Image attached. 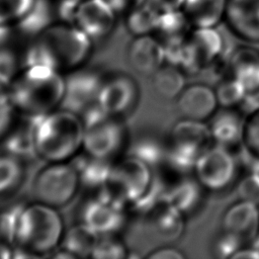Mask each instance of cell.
<instances>
[{
  "mask_svg": "<svg viewBox=\"0 0 259 259\" xmlns=\"http://www.w3.org/2000/svg\"><path fill=\"white\" fill-rule=\"evenodd\" d=\"M83 145V122L78 114L55 109L39 116L35 128L37 156L48 162H64Z\"/></svg>",
  "mask_w": 259,
  "mask_h": 259,
  "instance_id": "2",
  "label": "cell"
},
{
  "mask_svg": "<svg viewBox=\"0 0 259 259\" xmlns=\"http://www.w3.org/2000/svg\"><path fill=\"white\" fill-rule=\"evenodd\" d=\"M94 259H123L127 257V251L123 243L115 236L99 237L91 253Z\"/></svg>",
  "mask_w": 259,
  "mask_h": 259,
  "instance_id": "39",
  "label": "cell"
},
{
  "mask_svg": "<svg viewBox=\"0 0 259 259\" xmlns=\"http://www.w3.org/2000/svg\"><path fill=\"white\" fill-rule=\"evenodd\" d=\"M226 44L217 27H192L184 42V58L180 69L186 75L212 71L215 79L226 73Z\"/></svg>",
  "mask_w": 259,
  "mask_h": 259,
  "instance_id": "7",
  "label": "cell"
},
{
  "mask_svg": "<svg viewBox=\"0 0 259 259\" xmlns=\"http://www.w3.org/2000/svg\"><path fill=\"white\" fill-rule=\"evenodd\" d=\"M50 257L55 258V259H76L69 251H67L65 248H61V249H56L55 251L52 252V254L50 255Z\"/></svg>",
  "mask_w": 259,
  "mask_h": 259,
  "instance_id": "50",
  "label": "cell"
},
{
  "mask_svg": "<svg viewBox=\"0 0 259 259\" xmlns=\"http://www.w3.org/2000/svg\"><path fill=\"white\" fill-rule=\"evenodd\" d=\"M148 259H184L185 254L173 246H163L147 255Z\"/></svg>",
  "mask_w": 259,
  "mask_h": 259,
  "instance_id": "43",
  "label": "cell"
},
{
  "mask_svg": "<svg viewBox=\"0 0 259 259\" xmlns=\"http://www.w3.org/2000/svg\"><path fill=\"white\" fill-rule=\"evenodd\" d=\"M65 89L60 108L79 116L98 101L104 79L94 70L74 69L65 78Z\"/></svg>",
  "mask_w": 259,
  "mask_h": 259,
  "instance_id": "11",
  "label": "cell"
},
{
  "mask_svg": "<svg viewBox=\"0 0 259 259\" xmlns=\"http://www.w3.org/2000/svg\"><path fill=\"white\" fill-rule=\"evenodd\" d=\"M116 14H126L132 9L144 3L146 0H104Z\"/></svg>",
  "mask_w": 259,
  "mask_h": 259,
  "instance_id": "44",
  "label": "cell"
},
{
  "mask_svg": "<svg viewBox=\"0 0 259 259\" xmlns=\"http://www.w3.org/2000/svg\"><path fill=\"white\" fill-rule=\"evenodd\" d=\"M15 108L7 93L0 91V138L8 132L13 123Z\"/></svg>",
  "mask_w": 259,
  "mask_h": 259,
  "instance_id": "42",
  "label": "cell"
},
{
  "mask_svg": "<svg viewBox=\"0 0 259 259\" xmlns=\"http://www.w3.org/2000/svg\"><path fill=\"white\" fill-rule=\"evenodd\" d=\"M37 0H0V25L15 26L35 6Z\"/></svg>",
  "mask_w": 259,
  "mask_h": 259,
  "instance_id": "35",
  "label": "cell"
},
{
  "mask_svg": "<svg viewBox=\"0 0 259 259\" xmlns=\"http://www.w3.org/2000/svg\"><path fill=\"white\" fill-rule=\"evenodd\" d=\"M238 199L259 205V180L248 172L236 183Z\"/></svg>",
  "mask_w": 259,
  "mask_h": 259,
  "instance_id": "41",
  "label": "cell"
},
{
  "mask_svg": "<svg viewBox=\"0 0 259 259\" xmlns=\"http://www.w3.org/2000/svg\"><path fill=\"white\" fill-rule=\"evenodd\" d=\"M35 39L51 58L54 68L74 70L79 68L91 53L92 40L77 26L66 22H53Z\"/></svg>",
  "mask_w": 259,
  "mask_h": 259,
  "instance_id": "6",
  "label": "cell"
},
{
  "mask_svg": "<svg viewBox=\"0 0 259 259\" xmlns=\"http://www.w3.org/2000/svg\"><path fill=\"white\" fill-rule=\"evenodd\" d=\"M39 116L22 114L16 124L12 123L3 137L4 153L21 161L38 157L35 147V128Z\"/></svg>",
  "mask_w": 259,
  "mask_h": 259,
  "instance_id": "21",
  "label": "cell"
},
{
  "mask_svg": "<svg viewBox=\"0 0 259 259\" xmlns=\"http://www.w3.org/2000/svg\"><path fill=\"white\" fill-rule=\"evenodd\" d=\"M226 74L237 80L248 94L259 90V50L249 44L231 50L227 57Z\"/></svg>",
  "mask_w": 259,
  "mask_h": 259,
  "instance_id": "17",
  "label": "cell"
},
{
  "mask_svg": "<svg viewBox=\"0 0 259 259\" xmlns=\"http://www.w3.org/2000/svg\"><path fill=\"white\" fill-rule=\"evenodd\" d=\"M247 172L259 180V158L249 156Z\"/></svg>",
  "mask_w": 259,
  "mask_h": 259,
  "instance_id": "47",
  "label": "cell"
},
{
  "mask_svg": "<svg viewBox=\"0 0 259 259\" xmlns=\"http://www.w3.org/2000/svg\"><path fill=\"white\" fill-rule=\"evenodd\" d=\"M18 63L15 54L4 47H0V91L8 89L17 76Z\"/></svg>",
  "mask_w": 259,
  "mask_h": 259,
  "instance_id": "40",
  "label": "cell"
},
{
  "mask_svg": "<svg viewBox=\"0 0 259 259\" xmlns=\"http://www.w3.org/2000/svg\"><path fill=\"white\" fill-rule=\"evenodd\" d=\"M238 170L233 151L213 144L199 157L193 174L206 192H222L237 181Z\"/></svg>",
  "mask_w": 259,
  "mask_h": 259,
  "instance_id": "10",
  "label": "cell"
},
{
  "mask_svg": "<svg viewBox=\"0 0 259 259\" xmlns=\"http://www.w3.org/2000/svg\"><path fill=\"white\" fill-rule=\"evenodd\" d=\"M0 259H12V247L5 241H0Z\"/></svg>",
  "mask_w": 259,
  "mask_h": 259,
  "instance_id": "49",
  "label": "cell"
},
{
  "mask_svg": "<svg viewBox=\"0 0 259 259\" xmlns=\"http://www.w3.org/2000/svg\"><path fill=\"white\" fill-rule=\"evenodd\" d=\"M251 245H252L253 247H255V248L259 251V234L256 236V238H255L254 241L251 243Z\"/></svg>",
  "mask_w": 259,
  "mask_h": 259,
  "instance_id": "51",
  "label": "cell"
},
{
  "mask_svg": "<svg viewBox=\"0 0 259 259\" xmlns=\"http://www.w3.org/2000/svg\"><path fill=\"white\" fill-rule=\"evenodd\" d=\"M26 203L17 202L7 206L0 212V238L13 246L20 215Z\"/></svg>",
  "mask_w": 259,
  "mask_h": 259,
  "instance_id": "37",
  "label": "cell"
},
{
  "mask_svg": "<svg viewBox=\"0 0 259 259\" xmlns=\"http://www.w3.org/2000/svg\"><path fill=\"white\" fill-rule=\"evenodd\" d=\"M246 246L237 236L220 229L210 243V255L218 259H232L234 254Z\"/></svg>",
  "mask_w": 259,
  "mask_h": 259,
  "instance_id": "36",
  "label": "cell"
},
{
  "mask_svg": "<svg viewBox=\"0 0 259 259\" xmlns=\"http://www.w3.org/2000/svg\"><path fill=\"white\" fill-rule=\"evenodd\" d=\"M212 145L206 121L182 117L170 130L165 164L179 175L192 174L199 157Z\"/></svg>",
  "mask_w": 259,
  "mask_h": 259,
  "instance_id": "4",
  "label": "cell"
},
{
  "mask_svg": "<svg viewBox=\"0 0 259 259\" xmlns=\"http://www.w3.org/2000/svg\"><path fill=\"white\" fill-rule=\"evenodd\" d=\"M71 164L78 174L80 184L91 189H99L107 182L114 165L109 159L95 157L86 152L75 155Z\"/></svg>",
  "mask_w": 259,
  "mask_h": 259,
  "instance_id": "23",
  "label": "cell"
},
{
  "mask_svg": "<svg viewBox=\"0 0 259 259\" xmlns=\"http://www.w3.org/2000/svg\"><path fill=\"white\" fill-rule=\"evenodd\" d=\"M152 170L139 159L127 156L114 163L109 179L98 189L97 196L125 209L148 189L154 176Z\"/></svg>",
  "mask_w": 259,
  "mask_h": 259,
  "instance_id": "8",
  "label": "cell"
},
{
  "mask_svg": "<svg viewBox=\"0 0 259 259\" xmlns=\"http://www.w3.org/2000/svg\"><path fill=\"white\" fill-rule=\"evenodd\" d=\"M79 185L78 174L71 163L49 162L34 178L33 193L38 202L57 208L73 199Z\"/></svg>",
  "mask_w": 259,
  "mask_h": 259,
  "instance_id": "9",
  "label": "cell"
},
{
  "mask_svg": "<svg viewBox=\"0 0 259 259\" xmlns=\"http://www.w3.org/2000/svg\"><path fill=\"white\" fill-rule=\"evenodd\" d=\"M205 192L206 190L194 174L180 175L175 182L168 185L166 202L176 207L187 218L200 209L204 202Z\"/></svg>",
  "mask_w": 259,
  "mask_h": 259,
  "instance_id": "22",
  "label": "cell"
},
{
  "mask_svg": "<svg viewBox=\"0 0 259 259\" xmlns=\"http://www.w3.org/2000/svg\"><path fill=\"white\" fill-rule=\"evenodd\" d=\"M167 188L168 185L163 179L154 175L145 193L130 205L131 209L138 214L150 215L157 207L166 202Z\"/></svg>",
  "mask_w": 259,
  "mask_h": 259,
  "instance_id": "32",
  "label": "cell"
},
{
  "mask_svg": "<svg viewBox=\"0 0 259 259\" xmlns=\"http://www.w3.org/2000/svg\"><path fill=\"white\" fill-rule=\"evenodd\" d=\"M98 236L83 223L67 230L63 236V248L75 258L90 257L98 241Z\"/></svg>",
  "mask_w": 259,
  "mask_h": 259,
  "instance_id": "28",
  "label": "cell"
},
{
  "mask_svg": "<svg viewBox=\"0 0 259 259\" xmlns=\"http://www.w3.org/2000/svg\"><path fill=\"white\" fill-rule=\"evenodd\" d=\"M22 161L4 153L0 155V195L15 189L23 178Z\"/></svg>",
  "mask_w": 259,
  "mask_h": 259,
  "instance_id": "34",
  "label": "cell"
},
{
  "mask_svg": "<svg viewBox=\"0 0 259 259\" xmlns=\"http://www.w3.org/2000/svg\"><path fill=\"white\" fill-rule=\"evenodd\" d=\"M159 12L182 9L185 0H147Z\"/></svg>",
  "mask_w": 259,
  "mask_h": 259,
  "instance_id": "45",
  "label": "cell"
},
{
  "mask_svg": "<svg viewBox=\"0 0 259 259\" xmlns=\"http://www.w3.org/2000/svg\"><path fill=\"white\" fill-rule=\"evenodd\" d=\"M64 234V223L56 208L36 201L25 204L13 246L26 250L35 258L49 256L62 242Z\"/></svg>",
  "mask_w": 259,
  "mask_h": 259,
  "instance_id": "3",
  "label": "cell"
},
{
  "mask_svg": "<svg viewBox=\"0 0 259 259\" xmlns=\"http://www.w3.org/2000/svg\"><path fill=\"white\" fill-rule=\"evenodd\" d=\"M251 244L259 234V205L238 199L226 207L221 218V228Z\"/></svg>",
  "mask_w": 259,
  "mask_h": 259,
  "instance_id": "16",
  "label": "cell"
},
{
  "mask_svg": "<svg viewBox=\"0 0 259 259\" xmlns=\"http://www.w3.org/2000/svg\"><path fill=\"white\" fill-rule=\"evenodd\" d=\"M245 117L240 108L219 107L207 122L213 144L232 151L242 146Z\"/></svg>",
  "mask_w": 259,
  "mask_h": 259,
  "instance_id": "19",
  "label": "cell"
},
{
  "mask_svg": "<svg viewBox=\"0 0 259 259\" xmlns=\"http://www.w3.org/2000/svg\"><path fill=\"white\" fill-rule=\"evenodd\" d=\"M232 259H259V251L251 244L250 246L246 245L239 249Z\"/></svg>",
  "mask_w": 259,
  "mask_h": 259,
  "instance_id": "46",
  "label": "cell"
},
{
  "mask_svg": "<svg viewBox=\"0 0 259 259\" xmlns=\"http://www.w3.org/2000/svg\"><path fill=\"white\" fill-rule=\"evenodd\" d=\"M228 0H185L182 10L192 27H217L224 22Z\"/></svg>",
  "mask_w": 259,
  "mask_h": 259,
  "instance_id": "25",
  "label": "cell"
},
{
  "mask_svg": "<svg viewBox=\"0 0 259 259\" xmlns=\"http://www.w3.org/2000/svg\"><path fill=\"white\" fill-rule=\"evenodd\" d=\"M224 22L244 44L259 45V0H228Z\"/></svg>",
  "mask_w": 259,
  "mask_h": 259,
  "instance_id": "14",
  "label": "cell"
},
{
  "mask_svg": "<svg viewBox=\"0 0 259 259\" xmlns=\"http://www.w3.org/2000/svg\"><path fill=\"white\" fill-rule=\"evenodd\" d=\"M219 107L241 108L248 93L246 89L228 74L219 78L213 87Z\"/></svg>",
  "mask_w": 259,
  "mask_h": 259,
  "instance_id": "31",
  "label": "cell"
},
{
  "mask_svg": "<svg viewBox=\"0 0 259 259\" xmlns=\"http://www.w3.org/2000/svg\"><path fill=\"white\" fill-rule=\"evenodd\" d=\"M131 67L144 75H154L165 65L163 42L153 34L135 36L127 48Z\"/></svg>",
  "mask_w": 259,
  "mask_h": 259,
  "instance_id": "20",
  "label": "cell"
},
{
  "mask_svg": "<svg viewBox=\"0 0 259 259\" xmlns=\"http://www.w3.org/2000/svg\"><path fill=\"white\" fill-rule=\"evenodd\" d=\"M185 75L180 68L165 64L154 74V88L161 97L176 99L187 85Z\"/></svg>",
  "mask_w": 259,
  "mask_h": 259,
  "instance_id": "29",
  "label": "cell"
},
{
  "mask_svg": "<svg viewBox=\"0 0 259 259\" xmlns=\"http://www.w3.org/2000/svg\"><path fill=\"white\" fill-rule=\"evenodd\" d=\"M116 13L104 0H81L73 24L91 40L102 39L113 30Z\"/></svg>",
  "mask_w": 259,
  "mask_h": 259,
  "instance_id": "13",
  "label": "cell"
},
{
  "mask_svg": "<svg viewBox=\"0 0 259 259\" xmlns=\"http://www.w3.org/2000/svg\"><path fill=\"white\" fill-rule=\"evenodd\" d=\"M192 29V25L182 9L160 12L155 34L162 42L183 40Z\"/></svg>",
  "mask_w": 259,
  "mask_h": 259,
  "instance_id": "26",
  "label": "cell"
},
{
  "mask_svg": "<svg viewBox=\"0 0 259 259\" xmlns=\"http://www.w3.org/2000/svg\"><path fill=\"white\" fill-rule=\"evenodd\" d=\"M242 147L248 156L259 158V107L246 114Z\"/></svg>",
  "mask_w": 259,
  "mask_h": 259,
  "instance_id": "38",
  "label": "cell"
},
{
  "mask_svg": "<svg viewBox=\"0 0 259 259\" xmlns=\"http://www.w3.org/2000/svg\"><path fill=\"white\" fill-rule=\"evenodd\" d=\"M139 86L136 80L127 74H115L101 86L98 103L109 113L120 116L130 112L139 100Z\"/></svg>",
  "mask_w": 259,
  "mask_h": 259,
  "instance_id": "12",
  "label": "cell"
},
{
  "mask_svg": "<svg viewBox=\"0 0 259 259\" xmlns=\"http://www.w3.org/2000/svg\"><path fill=\"white\" fill-rule=\"evenodd\" d=\"M148 217L155 234L164 242H175L185 232L186 217L168 202L161 204Z\"/></svg>",
  "mask_w": 259,
  "mask_h": 259,
  "instance_id": "24",
  "label": "cell"
},
{
  "mask_svg": "<svg viewBox=\"0 0 259 259\" xmlns=\"http://www.w3.org/2000/svg\"><path fill=\"white\" fill-rule=\"evenodd\" d=\"M84 151L92 156L112 160L122 149L126 130L119 116L107 112L98 101L81 115Z\"/></svg>",
  "mask_w": 259,
  "mask_h": 259,
  "instance_id": "5",
  "label": "cell"
},
{
  "mask_svg": "<svg viewBox=\"0 0 259 259\" xmlns=\"http://www.w3.org/2000/svg\"><path fill=\"white\" fill-rule=\"evenodd\" d=\"M65 89L64 77L47 66L23 68L7 89L15 108L24 115H42L60 107Z\"/></svg>",
  "mask_w": 259,
  "mask_h": 259,
  "instance_id": "1",
  "label": "cell"
},
{
  "mask_svg": "<svg viewBox=\"0 0 259 259\" xmlns=\"http://www.w3.org/2000/svg\"><path fill=\"white\" fill-rule=\"evenodd\" d=\"M176 102L182 117L201 121H208L219 108L213 88L205 83L186 85Z\"/></svg>",
  "mask_w": 259,
  "mask_h": 259,
  "instance_id": "18",
  "label": "cell"
},
{
  "mask_svg": "<svg viewBox=\"0 0 259 259\" xmlns=\"http://www.w3.org/2000/svg\"><path fill=\"white\" fill-rule=\"evenodd\" d=\"M167 140L158 136L147 135L138 138L128 149V155L147 164L152 169L157 168L166 161Z\"/></svg>",
  "mask_w": 259,
  "mask_h": 259,
  "instance_id": "27",
  "label": "cell"
},
{
  "mask_svg": "<svg viewBox=\"0 0 259 259\" xmlns=\"http://www.w3.org/2000/svg\"><path fill=\"white\" fill-rule=\"evenodd\" d=\"M52 23L51 8L45 0H37L33 9L15 26L20 32L35 37Z\"/></svg>",
  "mask_w": 259,
  "mask_h": 259,
  "instance_id": "33",
  "label": "cell"
},
{
  "mask_svg": "<svg viewBox=\"0 0 259 259\" xmlns=\"http://www.w3.org/2000/svg\"><path fill=\"white\" fill-rule=\"evenodd\" d=\"M77 1H81V0H77Z\"/></svg>",
  "mask_w": 259,
  "mask_h": 259,
  "instance_id": "52",
  "label": "cell"
},
{
  "mask_svg": "<svg viewBox=\"0 0 259 259\" xmlns=\"http://www.w3.org/2000/svg\"><path fill=\"white\" fill-rule=\"evenodd\" d=\"M12 33V26L0 25V47H3L10 38Z\"/></svg>",
  "mask_w": 259,
  "mask_h": 259,
  "instance_id": "48",
  "label": "cell"
},
{
  "mask_svg": "<svg viewBox=\"0 0 259 259\" xmlns=\"http://www.w3.org/2000/svg\"><path fill=\"white\" fill-rule=\"evenodd\" d=\"M159 14L160 12L146 0L125 14V27L134 36L153 34Z\"/></svg>",
  "mask_w": 259,
  "mask_h": 259,
  "instance_id": "30",
  "label": "cell"
},
{
  "mask_svg": "<svg viewBox=\"0 0 259 259\" xmlns=\"http://www.w3.org/2000/svg\"><path fill=\"white\" fill-rule=\"evenodd\" d=\"M81 219V223L98 237L115 236L123 229L126 221L124 208L106 202L98 196L84 204Z\"/></svg>",
  "mask_w": 259,
  "mask_h": 259,
  "instance_id": "15",
  "label": "cell"
}]
</instances>
